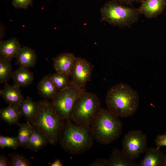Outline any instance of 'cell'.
I'll list each match as a JSON object with an SVG mask.
<instances>
[{"instance_id":"1","label":"cell","mask_w":166,"mask_h":166,"mask_svg":"<svg viewBox=\"0 0 166 166\" xmlns=\"http://www.w3.org/2000/svg\"><path fill=\"white\" fill-rule=\"evenodd\" d=\"M107 107L113 113L121 117L133 115L139 105L137 93L129 85L120 83L108 91L105 98Z\"/></svg>"},{"instance_id":"2","label":"cell","mask_w":166,"mask_h":166,"mask_svg":"<svg viewBox=\"0 0 166 166\" xmlns=\"http://www.w3.org/2000/svg\"><path fill=\"white\" fill-rule=\"evenodd\" d=\"M37 102V112L30 124L46 138L49 144L55 145L65 122L57 115L48 100L44 99Z\"/></svg>"},{"instance_id":"3","label":"cell","mask_w":166,"mask_h":166,"mask_svg":"<svg viewBox=\"0 0 166 166\" xmlns=\"http://www.w3.org/2000/svg\"><path fill=\"white\" fill-rule=\"evenodd\" d=\"M94 140L90 127L78 125L69 120L65 122L58 142L65 152L78 155L90 149Z\"/></svg>"},{"instance_id":"4","label":"cell","mask_w":166,"mask_h":166,"mask_svg":"<svg viewBox=\"0 0 166 166\" xmlns=\"http://www.w3.org/2000/svg\"><path fill=\"white\" fill-rule=\"evenodd\" d=\"M90 127L94 140L106 145L119 138L122 132L123 125L119 117L108 109L101 108Z\"/></svg>"},{"instance_id":"5","label":"cell","mask_w":166,"mask_h":166,"mask_svg":"<svg viewBox=\"0 0 166 166\" xmlns=\"http://www.w3.org/2000/svg\"><path fill=\"white\" fill-rule=\"evenodd\" d=\"M100 12L102 22L120 28L131 27L138 21L141 14L138 8L128 6L112 0L106 2Z\"/></svg>"},{"instance_id":"6","label":"cell","mask_w":166,"mask_h":166,"mask_svg":"<svg viewBox=\"0 0 166 166\" xmlns=\"http://www.w3.org/2000/svg\"><path fill=\"white\" fill-rule=\"evenodd\" d=\"M100 108L97 95L85 90L76 101L70 120L77 125L90 127Z\"/></svg>"},{"instance_id":"7","label":"cell","mask_w":166,"mask_h":166,"mask_svg":"<svg viewBox=\"0 0 166 166\" xmlns=\"http://www.w3.org/2000/svg\"><path fill=\"white\" fill-rule=\"evenodd\" d=\"M85 90L70 81L68 86L59 91L50 101L53 109L64 121L70 120L76 101Z\"/></svg>"},{"instance_id":"8","label":"cell","mask_w":166,"mask_h":166,"mask_svg":"<svg viewBox=\"0 0 166 166\" xmlns=\"http://www.w3.org/2000/svg\"><path fill=\"white\" fill-rule=\"evenodd\" d=\"M148 142L146 135L142 131L131 130L123 137L122 150L128 157L135 160L145 152Z\"/></svg>"},{"instance_id":"9","label":"cell","mask_w":166,"mask_h":166,"mask_svg":"<svg viewBox=\"0 0 166 166\" xmlns=\"http://www.w3.org/2000/svg\"><path fill=\"white\" fill-rule=\"evenodd\" d=\"M92 71L89 62L83 58L77 57L71 72L70 81L79 87L84 89L90 79Z\"/></svg>"},{"instance_id":"10","label":"cell","mask_w":166,"mask_h":166,"mask_svg":"<svg viewBox=\"0 0 166 166\" xmlns=\"http://www.w3.org/2000/svg\"><path fill=\"white\" fill-rule=\"evenodd\" d=\"M76 57L73 53H65L53 58L56 72L65 74L70 77Z\"/></svg>"},{"instance_id":"11","label":"cell","mask_w":166,"mask_h":166,"mask_svg":"<svg viewBox=\"0 0 166 166\" xmlns=\"http://www.w3.org/2000/svg\"><path fill=\"white\" fill-rule=\"evenodd\" d=\"M138 8L141 14L148 18L160 14L166 7V0H145Z\"/></svg>"},{"instance_id":"12","label":"cell","mask_w":166,"mask_h":166,"mask_svg":"<svg viewBox=\"0 0 166 166\" xmlns=\"http://www.w3.org/2000/svg\"><path fill=\"white\" fill-rule=\"evenodd\" d=\"M144 158L137 166H163L165 154L157 147L147 148Z\"/></svg>"},{"instance_id":"13","label":"cell","mask_w":166,"mask_h":166,"mask_svg":"<svg viewBox=\"0 0 166 166\" xmlns=\"http://www.w3.org/2000/svg\"><path fill=\"white\" fill-rule=\"evenodd\" d=\"M0 95L9 105L18 106L24 99L20 87L7 83L0 90Z\"/></svg>"},{"instance_id":"14","label":"cell","mask_w":166,"mask_h":166,"mask_svg":"<svg viewBox=\"0 0 166 166\" xmlns=\"http://www.w3.org/2000/svg\"><path fill=\"white\" fill-rule=\"evenodd\" d=\"M15 58V64L19 67L33 68L37 62V56L35 51L24 45L22 47Z\"/></svg>"},{"instance_id":"15","label":"cell","mask_w":166,"mask_h":166,"mask_svg":"<svg viewBox=\"0 0 166 166\" xmlns=\"http://www.w3.org/2000/svg\"><path fill=\"white\" fill-rule=\"evenodd\" d=\"M22 47L18 40L13 38L0 42V57L11 61Z\"/></svg>"},{"instance_id":"16","label":"cell","mask_w":166,"mask_h":166,"mask_svg":"<svg viewBox=\"0 0 166 166\" xmlns=\"http://www.w3.org/2000/svg\"><path fill=\"white\" fill-rule=\"evenodd\" d=\"M51 76V74L45 76L37 85L38 92L44 99L51 100L59 92L52 81Z\"/></svg>"},{"instance_id":"17","label":"cell","mask_w":166,"mask_h":166,"mask_svg":"<svg viewBox=\"0 0 166 166\" xmlns=\"http://www.w3.org/2000/svg\"><path fill=\"white\" fill-rule=\"evenodd\" d=\"M11 78L14 85L19 87H26L31 85L34 77L28 68L19 67L13 72Z\"/></svg>"},{"instance_id":"18","label":"cell","mask_w":166,"mask_h":166,"mask_svg":"<svg viewBox=\"0 0 166 166\" xmlns=\"http://www.w3.org/2000/svg\"><path fill=\"white\" fill-rule=\"evenodd\" d=\"M108 166H137L135 160L128 157L122 150L113 148L109 158Z\"/></svg>"},{"instance_id":"19","label":"cell","mask_w":166,"mask_h":166,"mask_svg":"<svg viewBox=\"0 0 166 166\" xmlns=\"http://www.w3.org/2000/svg\"><path fill=\"white\" fill-rule=\"evenodd\" d=\"M22 116L19 106H17L9 105L6 107L0 110V119L9 125H18L20 123L19 120Z\"/></svg>"},{"instance_id":"20","label":"cell","mask_w":166,"mask_h":166,"mask_svg":"<svg viewBox=\"0 0 166 166\" xmlns=\"http://www.w3.org/2000/svg\"><path fill=\"white\" fill-rule=\"evenodd\" d=\"M19 107L23 116L26 118V121L30 123L37 112V102H34L30 97L27 96L23 100Z\"/></svg>"},{"instance_id":"21","label":"cell","mask_w":166,"mask_h":166,"mask_svg":"<svg viewBox=\"0 0 166 166\" xmlns=\"http://www.w3.org/2000/svg\"><path fill=\"white\" fill-rule=\"evenodd\" d=\"M48 144L46 138L35 129L31 134L26 148L30 151L36 152L41 150Z\"/></svg>"},{"instance_id":"22","label":"cell","mask_w":166,"mask_h":166,"mask_svg":"<svg viewBox=\"0 0 166 166\" xmlns=\"http://www.w3.org/2000/svg\"><path fill=\"white\" fill-rule=\"evenodd\" d=\"M18 126L19 128L17 137L18 147L26 148L31 134L35 129L27 121L25 123H20Z\"/></svg>"},{"instance_id":"23","label":"cell","mask_w":166,"mask_h":166,"mask_svg":"<svg viewBox=\"0 0 166 166\" xmlns=\"http://www.w3.org/2000/svg\"><path fill=\"white\" fill-rule=\"evenodd\" d=\"M11 61L0 57V83H6L11 77L13 73Z\"/></svg>"},{"instance_id":"24","label":"cell","mask_w":166,"mask_h":166,"mask_svg":"<svg viewBox=\"0 0 166 166\" xmlns=\"http://www.w3.org/2000/svg\"><path fill=\"white\" fill-rule=\"evenodd\" d=\"M52 81L59 91L66 89L69 86V77L65 74L56 72L51 74Z\"/></svg>"},{"instance_id":"25","label":"cell","mask_w":166,"mask_h":166,"mask_svg":"<svg viewBox=\"0 0 166 166\" xmlns=\"http://www.w3.org/2000/svg\"><path fill=\"white\" fill-rule=\"evenodd\" d=\"M10 157L11 166H30L31 165L30 160L22 153L15 152L9 154Z\"/></svg>"},{"instance_id":"26","label":"cell","mask_w":166,"mask_h":166,"mask_svg":"<svg viewBox=\"0 0 166 166\" xmlns=\"http://www.w3.org/2000/svg\"><path fill=\"white\" fill-rule=\"evenodd\" d=\"M18 147L17 137L0 136V148L3 149L5 148L16 149Z\"/></svg>"},{"instance_id":"27","label":"cell","mask_w":166,"mask_h":166,"mask_svg":"<svg viewBox=\"0 0 166 166\" xmlns=\"http://www.w3.org/2000/svg\"><path fill=\"white\" fill-rule=\"evenodd\" d=\"M33 0H12V5L16 8L26 9L32 6Z\"/></svg>"},{"instance_id":"28","label":"cell","mask_w":166,"mask_h":166,"mask_svg":"<svg viewBox=\"0 0 166 166\" xmlns=\"http://www.w3.org/2000/svg\"><path fill=\"white\" fill-rule=\"evenodd\" d=\"M155 142L157 147L160 148L163 146H166V133L157 136Z\"/></svg>"},{"instance_id":"29","label":"cell","mask_w":166,"mask_h":166,"mask_svg":"<svg viewBox=\"0 0 166 166\" xmlns=\"http://www.w3.org/2000/svg\"><path fill=\"white\" fill-rule=\"evenodd\" d=\"M90 166H108V159L102 158L97 159L92 162Z\"/></svg>"},{"instance_id":"30","label":"cell","mask_w":166,"mask_h":166,"mask_svg":"<svg viewBox=\"0 0 166 166\" xmlns=\"http://www.w3.org/2000/svg\"><path fill=\"white\" fill-rule=\"evenodd\" d=\"M0 166H11L10 160L4 155L0 154Z\"/></svg>"},{"instance_id":"31","label":"cell","mask_w":166,"mask_h":166,"mask_svg":"<svg viewBox=\"0 0 166 166\" xmlns=\"http://www.w3.org/2000/svg\"><path fill=\"white\" fill-rule=\"evenodd\" d=\"M119 4L127 6H131L133 3L136 0H112Z\"/></svg>"},{"instance_id":"32","label":"cell","mask_w":166,"mask_h":166,"mask_svg":"<svg viewBox=\"0 0 166 166\" xmlns=\"http://www.w3.org/2000/svg\"><path fill=\"white\" fill-rule=\"evenodd\" d=\"M0 28V39L1 41H2V39L4 36L6 29L5 27L1 22Z\"/></svg>"},{"instance_id":"33","label":"cell","mask_w":166,"mask_h":166,"mask_svg":"<svg viewBox=\"0 0 166 166\" xmlns=\"http://www.w3.org/2000/svg\"><path fill=\"white\" fill-rule=\"evenodd\" d=\"M51 166H62V164L61 163V160L59 159H56L55 161L52 163Z\"/></svg>"},{"instance_id":"34","label":"cell","mask_w":166,"mask_h":166,"mask_svg":"<svg viewBox=\"0 0 166 166\" xmlns=\"http://www.w3.org/2000/svg\"><path fill=\"white\" fill-rule=\"evenodd\" d=\"M163 166H166V154H165L164 163Z\"/></svg>"},{"instance_id":"35","label":"cell","mask_w":166,"mask_h":166,"mask_svg":"<svg viewBox=\"0 0 166 166\" xmlns=\"http://www.w3.org/2000/svg\"><path fill=\"white\" fill-rule=\"evenodd\" d=\"M145 0H136V1H139L141 2H143V1H144Z\"/></svg>"}]
</instances>
